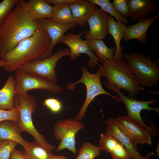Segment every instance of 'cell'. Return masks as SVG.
I'll use <instances>...</instances> for the list:
<instances>
[{"label": "cell", "mask_w": 159, "mask_h": 159, "mask_svg": "<svg viewBox=\"0 0 159 159\" xmlns=\"http://www.w3.org/2000/svg\"><path fill=\"white\" fill-rule=\"evenodd\" d=\"M26 1L19 2L0 25V58L2 59L21 41L34 34L40 25L31 15Z\"/></svg>", "instance_id": "1"}, {"label": "cell", "mask_w": 159, "mask_h": 159, "mask_svg": "<svg viewBox=\"0 0 159 159\" xmlns=\"http://www.w3.org/2000/svg\"><path fill=\"white\" fill-rule=\"evenodd\" d=\"M50 41L47 32L40 24L34 34L21 41L3 58L4 67L12 72L28 62L46 59Z\"/></svg>", "instance_id": "2"}, {"label": "cell", "mask_w": 159, "mask_h": 159, "mask_svg": "<svg viewBox=\"0 0 159 159\" xmlns=\"http://www.w3.org/2000/svg\"><path fill=\"white\" fill-rule=\"evenodd\" d=\"M102 76L112 83L118 89H124L130 98L135 96L140 90L147 91L140 85L136 77L125 60L115 61L106 60L102 63Z\"/></svg>", "instance_id": "3"}, {"label": "cell", "mask_w": 159, "mask_h": 159, "mask_svg": "<svg viewBox=\"0 0 159 159\" xmlns=\"http://www.w3.org/2000/svg\"><path fill=\"white\" fill-rule=\"evenodd\" d=\"M14 105L19 112V118L16 123L20 132L26 131L34 137L36 142L44 148L50 151L54 149V147L46 142L45 136L38 132L33 124L32 115L37 106L35 97L27 93L16 94L14 98Z\"/></svg>", "instance_id": "4"}, {"label": "cell", "mask_w": 159, "mask_h": 159, "mask_svg": "<svg viewBox=\"0 0 159 159\" xmlns=\"http://www.w3.org/2000/svg\"><path fill=\"white\" fill-rule=\"evenodd\" d=\"M122 57L142 87H152L159 82V62L153 61L143 54L131 52Z\"/></svg>", "instance_id": "5"}, {"label": "cell", "mask_w": 159, "mask_h": 159, "mask_svg": "<svg viewBox=\"0 0 159 159\" xmlns=\"http://www.w3.org/2000/svg\"><path fill=\"white\" fill-rule=\"evenodd\" d=\"M100 67L94 73L90 72L85 66L80 67L82 76L80 78L75 82L69 83L66 86L67 90L73 91L75 88V85L80 83L84 84L86 90V96L81 108L78 114L74 118L79 121L84 117L87 108L95 97L100 94L108 95L112 98L120 103L121 100L119 97L113 96L105 90L102 87L100 78L102 77V65L99 64Z\"/></svg>", "instance_id": "6"}, {"label": "cell", "mask_w": 159, "mask_h": 159, "mask_svg": "<svg viewBox=\"0 0 159 159\" xmlns=\"http://www.w3.org/2000/svg\"><path fill=\"white\" fill-rule=\"evenodd\" d=\"M70 50L66 48L57 50L49 57L25 64L18 69L31 75L56 84L58 77L55 69L58 61L65 56L69 55Z\"/></svg>", "instance_id": "7"}, {"label": "cell", "mask_w": 159, "mask_h": 159, "mask_svg": "<svg viewBox=\"0 0 159 159\" xmlns=\"http://www.w3.org/2000/svg\"><path fill=\"white\" fill-rule=\"evenodd\" d=\"M85 127L84 124L74 118H69L57 121L54 126V135L55 139L60 140L56 151L67 149L76 155L75 136Z\"/></svg>", "instance_id": "8"}, {"label": "cell", "mask_w": 159, "mask_h": 159, "mask_svg": "<svg viewBox=\"0 0 159 159\" xmlns=\"http://www.w3.org/2000/svg\"><path fill=\"white\" fill-rule=\"evenodd\" d=\"M105 85L108 90H112L119 95L121 101L123 102L126 107L127 115L148 131L151 135H158L157 132L153 127H148L145 124L140 114L141 111L144 110L148 111H154L158 114L159 113L158 107H151L149 106L150 105L156 103L157 100L151 99L147 101H138L125 95L110 82H106Z\"/></svg>", "instance_id": "9"}, {"label": "cell", "mask_w": 159, "mask_h": 159, "mask_svg": "<svg viewBox=\"0 0 159 159\" xmlns=\"http://www.w3.org/2000/svg\"><path fill=\"white\" fill-rule=\"evenodd\" d=\"M15 72L16 94H26L32 90H44L55 94L63 90V88L57 83L33 76L20 69Z\"/></svg>", "instance_id": "10"}, {"label": "cell", "mask_w": 159, "mask_h": 159, "mask_svg": "<svg viewBox=\"0 0 159 159\" xmlns=\"http://www.w3.org/2000/svg\"><path fill=\"white\" fill-rule=\"evenodd\" d=\"M85 31L77 34L68 33L65 34L62 43L67 45L69 48L70 59L75 60L77 57L81 56V54H85L89 57L87 64L90 69L95 68L99 64L97 61L99 60L95 55L88 45L87 40L82 39V36L84 34Z\"/></svg>", "instance_id": "11"}, {"label": "cell", "mask_w": 159, "mask_h": 159, "mask_svg": "<svg viewBox=\"0 0 159 159\" xmlns=\"http://www.w3.org/2000/svg\"><path fill=\"white\" fill-rule=\"evenodd\" d=\"M116 119L119 128L134 145L151 144V135L150 132L128 115L118 117Z\"/></svg>", "instance_id": "12"}, {"label": "cell", "mask_w": 159, "mask_h": 159, "mask_svg": "<svg viewBox=\"0 0 159 159\" xmlns=\"http://www.w3.org/2000/svg\"><path fill=\"white\" fill-rule=\"evenodd\" d=\"M108 13L101 8H96L87 20L90 29L84 34L85 40L105 39L108 33Z\"/></svg>", "instance_id": "13"}, {"label": "cell", "mask_w": 159, "mask_h": 159, "mask_svg": "<svg viewBox=\"0 0 159 159\" xmlns=\"http://www.w3.org/2000/svg\"><path fill=\"white\" fill-rule=\"evenodd\" d=\"M38 20L47 32L50 39V44L46 54V59L53 55V49L57 44L62 43L63 38L66 32L74 29L77 25L76 24H62L48 19Z\"/></svg>", "instance_id": "14"}, {"label": "cell", "mask_w": 159, "mask_h": 159, "mask_svg": "<svg viewBox=\"0 0 159 159\" xmlns=\"http://www.w3.org/2000/svg\"><path fill=\"white\" fill-rule=\"evenodd\" d=\"M99 146L100 150L109 153L114 159H131L128 150L113 136L101 133Z\"/></svg>", "instance_id": "15"}, {"label": "cell", "mask_w": 159, "mask_h": 159, "mask_svg": "<svg viewBox=\"0 0 159 159\" xmlns=\"http://www.w3.org/2000/svg\"><path fill=\"white\" fill-rule=\"evenodd\" d=\"M159 16L157 14L154 16L150 18L138 20L136 24L131 25L127 27L123 39L125 41H127L132 39H137L143 45H145L148 43L146 36L148 29Z\"/></svg>", "instance_id": "16"}, {"label": "cell", "mask_w": 159, "mask_h": 159, "mask_svg": "<svg viewBox=\"0 0 159 159\" xmlns=\"http://www.w3.org/2000/svg\"><path fill=\"white\" fill-rule=\"evenodd\" d=\"M106 133L116 138L129 153L132 159H145L138 151L137 146L133 144L129 138L118 127L116 118L112 117L107 121Z\"/></svg>", "instance_id": "17"}, {"label": "cell", "mask_w": 159, "mask_h": 159, "mask_svg": "<svg viewBox=\"0 0 159 159\" xmlns=\"http://www.w3.org/2000/svg\"><path fill=\"white\" fill-rule=\"evenodd\" d=\"M69 5L75 23L81 27L86 26L87 20L96 6L90 0H75Z\"/></svg>", "instance_id": "18"}, {"label": "cell", "mask_w": 159, "mask_h": 159, "mask_svg": "<svg viewBox=\"0 0 159 159\" xmlns=\"http://www.w3.org/2000/svg\"><path fill=\"white\" fill-rule=\"evenodd\" d=\"M129 17L134 21L145 19L157 9L154 0H128Z\"/></svg>", "instance_id": "19"}, {"label": "cell", "mask_w": 159, "mask_h": 159, "mask_svg": "<svg viewBox=\"0 0 159 159\" xmlns=\"http://www.w3.org/2000/svg\"><path fill=\"white\" fill-rule=\"evenodd\" d=\"M19 128L16 122L6 120L0 122V140L15 141L26 149L30 145L21 136Z\"/></svg>", "instance_id": "20"}, {"label": "cell", "mask_w": 159, "mask_h": 159, "mask_svg": "<svg viewBox=\"0 0 159 159\" xmlns=\"http://www.w3.org/2000/svg\"><path fill=\"white\" fill-rule=\"evenodd\" d=\"M127 27L124 24L115 21L114 18L110 16L108 22V33L114 39L116 47L112 60L117 61L122 58V51L123 49L120 45L121 39L123 38Z\"/></svg>", "instance_id": "21"}, {"label": "cell", "mask_w": 159, "mask_h": 159, "mask_svg": "<svg viewBox=\"0 0 159 159\" xmlns=\"http://www.w3.org/2000/svg\"><path fill=\"white\" fill-rule=\"evenodd\" d=\"M26 2L29 12L34 19H51L53 6L48 4L44 0H29Z\"/></svg>", "instance_id": "22"}, {"label": "cell", "mask_w": 159, "mask_h": 159, "mask_svg": "<svg viewBox=\"0 0 159 159\" xmlns=\"http://www.w3.org/2000/svg\"><path fill=\"white\" fill-rule=\"evenodd\" d=\"M15 94L14 79L11 75L0 90V110H8L14 108V98Z\"/></svg>", "instance_id": "23"}, {"label": "cell", "mask_w": 159, "mask_h": 159, "mask_svg": "<svg viewBox=\"0 0 159 159\" xmlns=\"http://www.w3.org/2000/svg\"><path fill=\"white\" fill-rule=\"evenodd\" d=\"M87 43L92 51L102 63L106 60H112L115 47H108L102 39H90L87 40Z\"/></svg>", "instance_id": "24"}, {"label": "cell", "mask_w": 159, "mask_h": 159, "mask_svg": "<svg viewBox=\"0 0 159 159\" xmlns=\"http://www.w3.org/2000/svg\"><path fill=\"white\" fill-rule=\"evenodd\" d=\"M51 19L64 24H76L73 18L69 4L54 5Z\"/></svg>", "instance_id": "25"}, {"label": "cell", "mask_w": 159, "mask_h": 159, "mask_svg": "<svg viewBox=\"0 0 159 159\" xmlns=\"http://www.w3.org/2000/svg\"><path fill=\"white\" fill-rule=\"evenodd\" d=\"M23 153L27 159H52L53 155L51 151L36 142L30 143Z\"/></svg>", "instance_id": "26"}, {"label": "cell", "mask_w": 159, "mask_h": 159, "mask_svg": "<svg viewBox=\"0 0 159 159\" xmlns=\"http://www.w3.org/2000/svg\"><path fill=\"white\" fill-rule=\"evenodd\" d=\"M90 1L100 7L102 10L109 13L110 16L115 18L117 21L124 24L126 25L128 23L127 19H125L112 6L109 0H90Z\"/></svg>", "instance_id": "27"}, {"label": "cell", "mask_w": 159, "mask_h": 159, "mask_svg": "<svg viewBox=\"0 0 159 159\" xmlns=\"http://www.w3.org/2000/svg\"><path fill=\"white\" fill-rule=\"evenodd\" d=\"M100 151L99 146L85 142L80 148L76 159H94L100 154Z\"/></svg>", "instance_id": "28"}, {"label": "cell", "mask_w": 159, "mask_h": 159, "mask_svg": "<svg viewBox=\"0 0 159 159\" xmlns=\"http://www.w3.org/2000/svg\"><path fill=\"white\" fill-rule=\"evenodd\" d=\"M19 1V0H3L0 3V25Z\"/></svg>", "instance_id": "29"}, {"label": "cell", "mask_w": 159, "mask_h": 159, "mask_svg": "<svg viewBox=\"0 0 159 159\" xmlns=\"http://www.w3.org/2000/svg\"><path fill=\"white\" fill-rule=\"evenodd\" d=\"M18 143L10 140L1 141L0 142V159H9L12 152Z\"/></svg>", "instance_id": "30"}, {"label": "cell", "mask_w": 159, "mask_h": 159, "mask_svg": "<svg viewBox=\"0 0 159 159\" xmlns=\"http://www.w3.org/2000/svg\"><path fill=\"white\" fill-rule=\"evenodd\" d=\"M19 117V110L16 107L10 110H0V122L9 120L17 123Z\"/></svg>", "instance_id": "31"}, {"label": "cell", "mask_w": 159, "mask_h": 159, "mask_svg": "<svg viewBox=\"0 0 159 159\" xmlns=\"http://www.w3.org/2000/svg\"><path fill=\"white\" fill-rule=\"evenodd\" d=\"M111 3L118 12L127 19L129 13L128 0H114Z\"/></svg>", "instance_id": "32"}, {"label": "cell", "mask_w": 159, "mask_h": 159, "mask_svg": "<svg viewBox=\"0 0 159 159\" xmlns=\"http://www.w3.org/2000/svg\"><path fill=\"white\" fill-rule=\"evenodd\" d=\"M43 104L44 106L47 107L51 112L54 113L60 112L62 107L61 101L58 99L54 98L45 99Z\"/></svg>", "instance_id": "33"}, {"label": "cell", "mask_w": 159, "mask_h": 159, "mask_svg": "<svg viewBox=\"0 0 159 159\" xmlns=\"http://www.w3.org/2000/svg\"><path fill=\"white\" fill-rule=\"evenodd\" d=\"M11 159H27L23 152L15 149L12 152Z\"/></svg>", "instance_id": "34"}, {"label": "cell", "mask_w": 159, "mask_h": 159, "mask_svg": "<svg viewBox=\"0 0 159 159\" xmlns=\"http://www.w3.org/2000/svg\"><path fill=\"white\" fill-rule=\"evenodd\" d=\"M75 0H44V1L49 4H54L57 5L67 4H70L74 1Z\"/></svg>", "instance_id": "35"}, {"label": "cell", "mask_w": 159, "mask_h": 159, "mask_svg": "<svg viewBox=\"0 0 159 159\" xmlns=\"http://www.w3.org/2000/svg\"><path fill=\"white\" fill-rule=\"evenodd\" d=\"M52 159H68L67 158L63 155H54Z\"/></svg>", "instance_id": "36"}, {"label": "cell", "mask_w": 159, "mask_h": 159, "mask_svg": "<svg viewBox=\"0 0 159 159\" xmlns=\"http://www.w3.org/2000/svg\"><path fill=\"white\" fill-rule=\"evenodd\" d=\"M4 61L3 58L0 60V68L4 66Z\"/></svg>", "instance_id": "37"}, {"label": "cell", "mask_w": 159, "mask_h": 159, "mask_svg": "<svg viewBox=\"0 0 159 159\" xmlns=\"http://www.w3.org/2000/svg\"><path fill=\"white\" fill-rule=\"evenodd\" d=\"M159 144H158V145H157V147H156V150L157 152V155L158 156H159Z\"/></svg>", "instance_id": "38"}, {"label": "cell", "mask_w": 159, "mask_h": 159, "mask_svg": "<svg viewBox=\"0 0 159 159\" xmlns=\"http://www.w3.org/2000/svg\"><path fill=\"white\" fill-rule=\"evenodd\" d=\"M1 141V140H0V142Z\"/></svg>", "instance_id": "39"}, {"label": "cell", "mask_w": 159, "mask_h": 159, "mask_svg": "<svg viewBox=\"0 0 159 159\" xmlns=\"http://www.w3.org/2000/svg\"></svg>", "instance_id": "40"}]
</instances>
